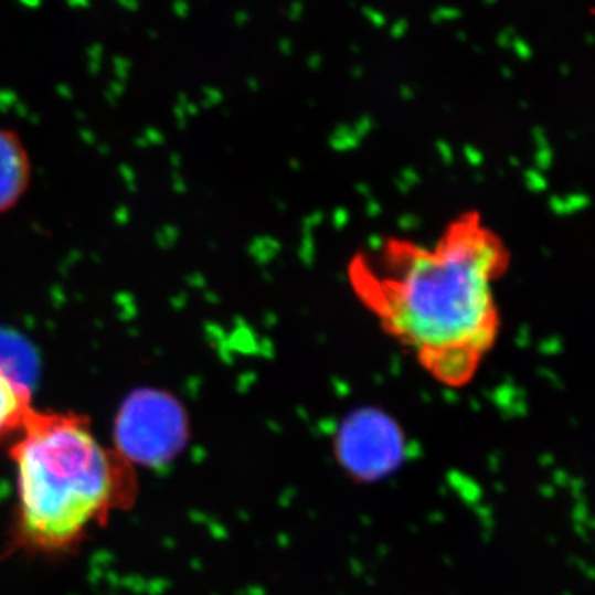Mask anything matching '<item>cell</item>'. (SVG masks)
<instances>
[{"instance_id": "1", "label": "cell", "mask_w": 595, "mask_h": 595, "mask_svg": "<svg viewBox=\"0 0 595 595\" xmlns=\"http://www.w3.org/2000/svg\"><path fill=\"white\" fill-rule=\"evenodd\" d=\"M511 264L480 212L457 215L432 244L387 237L352 255L348 281L382 331L437 384L474 381L497 346V285Z\"/></svg>"}, {"instance_id": "2", "label": "cell", "mask_w": 595, "mask_h": 595, "mask_svg": "<svg viewBox=\"0 0 595 595\" xmlns=\"http://www.w3.org/2000/svg\"><path fill=\"white\" fill-rule=\"evenodd\" d=\"M15 435L10 457L26 546L66 550L111 511L132 503V465L99 444L83 415L32 407Z\"/></svg>"}, {"instance_id": "3", "label": "cell", "mask_w": 595, "mask_h": 595, "mask_svg": "<svg viewBox=\"0 0 595 595\" xmlns=\"http://www.w3.org/2000/svg\"><path fill=\"white\" fill-rule=\"evenodd\" d=\"M115 438V450L129 464L159 467L184 448L189 438L188 415L168 392L141 389L119 408Z\"/></svg>"}, {"instance_id": "4", "label": "cell", "mask_w": 595, "mask_h": 595, "mask_svg": "<svg viewBox=\"0 0 595 595\" xmlns=\"http://www.w3.org/2000/svg\"><path fill=\"white\" fill-rule=\"evenodd\" d=\"M336 457L355 480L371 481L394 470L404 454L397 422L379 408L352 412L339 427Z\"/></svg>"}, {"instance_id": "5", "label": "cell", "mask_w": 595, "mask_h": 595, "mask_svg": "<svg viewBox=\"0 0 595 595\" xmlns=\"http://www.w3.org/2000/svg\"><path fill=\"white\" fill-rule=\"evenodd\" d=\"M29 155L19 136L0 128V214L12 209L29 188Z\"/></svg>"}, {"instance_id": "6", "label": "cell", "mask_w": 595, "mask_h": 595, "mask_svg": "<svg viewBox=\"0 0 595 595\" xmlns=\"http://www.w3.org/2000/svg\"><path fill=\"white\" fill-rule=\"evenodd\" d=\"M30 408L29 389L0 368V440L19 432Z\"/></svg>"}]
</instances>
